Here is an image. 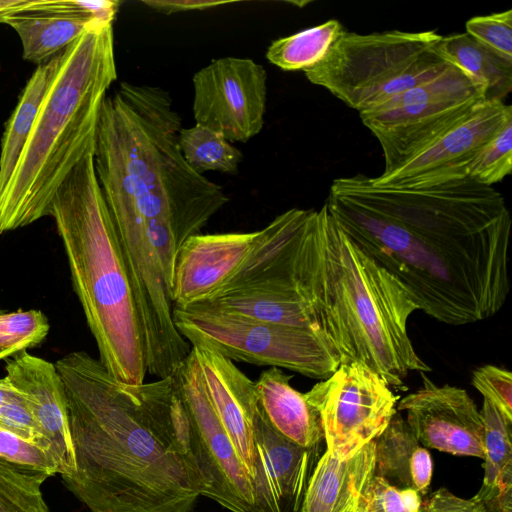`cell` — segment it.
<instances>
[{"label":"cell","instance_id":"25","mask_svg":"<svg viewBox=\"0 0 512 512\" xmlns=\"http://www.w3.org/2000/svg\"><path fill=\"white\" fill-rule=\"evenodd\" d=\"M58 61L59 54L36 68L6 123L0 150V198L20 160Z\"/></svg>","mask_w":512,"mask_h":512},{"label":"cell","instance_id":"19","mask_svg":"<svg viewBox=\"0 0 512 512\" xmlns=\"http://www.w3.org/2000/svg\"><path fill=\"white\" fill-rule=\"evenodd\" d=\"M375 476V440L347 459L327 451L311 475L299 512H364Z\"/></svg>","mask_w":512,"mask_h":512},{"label":"cell","instance_id":"9","mask_svg":"<svg viewBox=\"0 0 512 512\" xmlns=\"http://www.w3.org/2000/svg\"><path fill=\"white\" fill-rule=\"evenodd\" d=\"M486 102L485 87L457 66L359 113L378 140L388 173L419 154Z\"/></svg>","mask_w":512,"mask_h":512},{"label":"cell","instance_id":"23","mask_svg":"<svg viewBox=\"0 0 512 512\" xmlns=\"http://www.w3.org/2000/svg\"><path fill=\"white\" fill-rule=\"evenodd\" d=\"M480 412L484 424V477L471 499L487 512H512V421L486 399Z\"/></svg>","mask_w":512,"mask_h":512},{"label":"cell","instance_id":"12","mask_svg":"<svg viewBox=\"0 0 512 512\" xmlns=\"http://www.w3.org/2000/svg\"><path fill=\"white\" fill-rule=\"evenodd\" d=\"M193 82L196 124L245 143L263 128L267 103V73L250 58L225 56L198 70Z\"/></svg>","mask_w":512,"mask_h":512},{"label":"cell","instance_id":"31","mask_svg":"<svg viewBox=\"0 0 512 512\" xmlns=\"http://www.w3.org/2000/svg\"><path fill=\"white\" fill-rule=\"evenodd\" d=\"M0 459L47 477L59 474L54 456L41 445L26 440L0 425Z\"/></svg>","mask_w":512,"mask_h":512},{"label":"cell","instance_id":"5","mask_svg":"<svg viewBox=\"0 0 512 512\" xmlns=\"http://www.w3.org/2000/svg\"><path fill=\"white\" fill-rule=\"evenodd\" d=\"M50 216L99 361L119 382L143 383L147 363L141 322L122 247L96 177L94 154L61 183Z\"/></svg>","mask_w":512,"mask_h":512},{"label":"cell","instance_id":"24","mask_svg":"<svg viewBox=\"0 0 512 512\" xmlns=\"http://www.w3.org/2000/svg\"><path fill=\"white\" fill-rule=\"evenodd\" d=\"M437 50L485 87L487 102H504L512 90V60L486 47L468 33L442 36Z\"/></svg>","mask_w":512,"mask_h":512},{"label":"cell","instance_id":"37","mask_svg":"<svg viewBox=\"0 0 512 512\" xmlns=\"http://www.w3.org/2000/svg\"><path fill=\"white\" fill-rule=\"evenodd\" d=\"M141 3L159 13L170 15L179 12L205 10L229 4L221 0H142Z\"/></svg>","mask_w":512,"mask_h":512},{"label":"cell","instance_id":"30","mask_svg":"<svg viewBox=\"0 0 512 512\" xmlns=\"http://www.w3.org/2000/svg\"><path fill=\"white\" fill-rule=\"evenodd\" d=\"M512 171V119L481 148L468 168V178L484 186L500 182Z\"/></svg>","mask_w":512,"mask_h":512},{"label":"cell","instance_id":"14","mask_svg":"<svg viewBox=\"0 0 512 512\" xmlns=\"http://www.w3.org/2000/svg\"><path fill=\"white\" fill-rule=\"evenodd\" d=\"M422 386L398 401L397 411L426 448L457 456L484 457V424L466 390L437 385L424 372Z\"/></svg>","mask_w":512,"mask_h":512},{"label":"cell","instance_id":"1","mask_svg":"<svg viewBox=\"0 0 512 512\" xmlns=\"http://www.w3.org/2000/svg\"><path fill=\"white\" fill-rule=\"evenodd\" d=\"M324 205L430 317L464 325L494 316L505 304L511 218L493 187L467 177L379 188L358 174L335 179Z\"/></svg>","mask_w":512,"mask_h":512},{"label":"cell","instance_id":"13","mask_svg":"<svg viewBox=\"0 0 512 512\" xmlns=\"http://www.w3.org/2000/svg\"><path fill=\"white\" fill-rule=\"evenodd\" d=\"M509 119L511 105L486 101L419 154L371 181L379 188L406 189L467 178L477 153Z\"/></svg>","mask_w":512,"mask_h":512},{"label":"cell","instance_id":"6","mask_svg":"<svg viewBox=\"0 0 512 512\" xmlns=\"http://www.w3.org/2000/svg\"><path fill=\"white\" fill-rule=\"evenodd\" d=\"M315 293L325 335L341 364L361 363L397 389H404L410 372L431 370L408 335L417 305L345 234L325 205L318 210Z\"/></svg>","mask_w":512,"mask_h":512},{"label":"cell","instance_id":"21","mask_svg":"<svg viewBox=\"0 0 512 512\" xmlns=\"http://www.w3.org/2000/svg\"><path fill=\"white\" fill-rule=\"evenodd\" d=\"M95 21L93 17L57 8L52 0H35L6 19L22 44L23 59L42 65L67 48Z\"/></svg>","mask_w":512,"mask_h":512},{"label":"cell","instance_id":"20","mask_svg":"<svg viewBox=\"0 0 512 512\" xmlns=\"http://www.w3.org/2000/svg\"><path fill=\"white\" fill-rule=\"evenodd\" d=\"M291 375L270 367L255 381L259 406L270 426L292 443L308 450H321L324 433L316 409L305 393L290 385Z\"/></svg>","mask_w":512,"mask_h":512},{"label":"cell","instance_id":"27","mask_svg":"<svg viewBox=\"0 0 512 512\" xmlns=\"http://www.w3.org/2000/svg\"><path fill=\"white\" fill-rule=\"evenodd\" d=\"M178 145L188 165L198 174L215 171L236 174L243 160L242 152L220 133L195 124L182 127Z\"/></svg>","mask_w":512,"mask_h":512},{"label":"cell","instance_id":"4","mask_svg":"<svg viewBox=\"0 0 512 512\" xmlns=\"http://www.w3.org/2000/svg\"><path fill=\"white\" fill-rule=\"evenodd\" d=\"M116 79L112 22L95 21L59 53L28 141L0 198V234L50 216L61 183L94 154L100 109Z\"/></svg>","mask_w":512,"mask_h":512},{"label":"cell","instance_id":"15","mask_svg":"<svg viewBox=\"0 0 512 512\" xmlns=\"http://www.w3.org/2000/svg\"><path fill=\"white\" fill-rule=\"evenodd\" d=\"M191 349L213 409L256 482L260 461L254 435V417L259 404L255 381L216 350L200 344L191 345Z\"/></svg>","mask_w":512,"mask_h":512},{"label":"cell","instance_id":"38","mask_svg":"<svg viewBox=\"0 0 512 512\" xmlns=\"http://www.w3.org/2000/svg\"><path fill=\"white\" fill-rule=\"evenodd\" d=\"M35 0H0V23L10 16L28 9Z\"/></svg>","mask_w":512,"mask_h":512},{"label":"cell","instance_id":"33","mask_svg":"<svg viewBox=\"0 0 512 512\" xmlns=\"http://www.w3.org/2000/svg\"><path fill=\"white\" fill-rule=\"evenodd\" d=\"M422 501L417 491L398 488L375 475L367 492L364 512H419Z\"/></svg>","mask_w":512,"mask_h":512},{"label":"cell","instance_id":"7","mask_svg":"<svg viewBox=\"0 0 512 512\" xmlns=\"http://www.w3.org/2000/svg\"><path fill=\"white\" fill-rule=\"evenodd\" d=\"M441 38L436 31H344L325 58L303 72L311 83L363 113L452 66L437 50Z\"/></svg>","mask_w":512,"mask_h":512},{"label":"cell","instance_id":"29","mask_svg":"<svg viewBox=\"0 0 512 512\" xmlns=\"http://www.w3.org/2000/svg\"><path fill=\"white\" fill-rule=\"evenodd\" d=\"M49 329L48 319L40 310L0 313V360L38 345Z\"/></svg>","mask_w":512,"mask_h":512},{"label":"cell","instance_id":"32","mask_svg":"<svg viewBox=\"0 0 512 512\" xmlns=\"http://www.w3.org/2000/svg\"><path fill=\"white\" fill-rule=\"evenodd\" d=\"M466 33L486 47L512 60V10L475 16L465 24Z\"/></svg>","mask_w":512,"mask_h":512},{"label":"cell","instance_id":"22","mask_svg":"<svg viewBox=\"0 0 512 512\" xmlns=\"http://www.w3.org/2000/svg\"><path fill=\"white\" fill-rule=\"evenodd\" d=\"M375 475L424 497L433 476V459L401 414L375 439Z\"/></svg>","mask_w":512,"mask_h":512},{"label":"cell","instance_id":"28","mask_svg":"<svg viewBox=\"0 0 512 512\" xmlns=\"http://www.w3.org/2000/svg\"><path fill=\"white\" fill-rule=\"evenodd\" d=\"M48 478L0 459V512H50L41 490Z\"/></svg>","mask_w":512,"mask_h":512},{"label":"cell","instance_id":"26","mask_svg":"<svg viewBox=\"0 0 512 512\" xmlns=\"http://www.w3.org/2000/svg\"><path fill=\"white\" fill-rule=\"evenodd\" d=\"M344 31L338 20H328L274 40L267 48L266 58L285 71H305L325 58Z\"/></svg>","mask_w":512,"mask_h":512},{"label":"cell","instance_id":"3","mask_svg":"<svg viewBox=\"0 0 512 512\" xmlns=\"http://www.w3.org/2000/svg\"><path fill=\"white\" fill-rule=\"evenodd\" d=\"M75 469L61 476L91 512H189L201 484L163 423L84 351L55 363Z\"/></svg>","mask_w":512,"mask_h":512},{"label":"cell","instance_id":"17","mask_svg":"<svg viewBox=\"0 0 512 512\" xmlns=\"http://www.w3.org/2000/svg\"><path fill=\"white\" fill-rule=\"evenodd\" d=\"M254 232L197 234L181 246L172 279L173 307L204 301L233 275L250 251Z\"/></svg>","mask_w":512,"mask_h":512},{"label":"cell","instance_id":"2","mask_svg":"<svg viewBox=\"0 0 512 512\" xmlns=\"http://www.w3.org/2000/svg\"><path fill=\"white\" fill-rule=\"evenodd\" d=\"M181 128L169 92L157 86L121 82L100 109L95 173L139 305L169 297L181 246L229 201L185 161Z\"/></svg>","mask_w":512,"mask_h":512},{"label":"cell","instance_id":"18","mask_svg":"<svg viewBox=\"0 0 512 512\" xmlns=\"http://www.w3.org/2000/svg\"><path fill=\"white\" fill-rule=\"evenodd\" d=\"M7 379L27 404L55 458L61 476L75 469L65 388L55 364L24 351L8 360Z\"/></svg>","mask_w":512,"mask_h":512},{"label":"cell","instance_id":"16","mask_svg":"<svg viewBox=\"0 0 512 512\" xmlns=\"http://www.w3.org/2000/svg\"><path fill=\"white\" fill-rule=\"evenodd\" d=\"M254 435L260 461L256 512H299L321 450L304 449L281 436L267 422L259 404Z\"/></svg>","mask_w":512,"mask_h":512},{"label":"cell","instance_id":"10","mask_svg":"<svg viewBox=\"0 0 512 512\" xmlns=\"http://www.w3.org/2000/svg\"><path fill=\"white\" fill-rule=\"evenodd\" d=\"M305 396L319 414L326 451L340 460L385 430L399 400L383 377L358 362L340 364Z\"/></svg>","mask_w":512,"mask_h":512},{"label":"cell","instance_id":"11","mask_svg":"<svg viewBox=\"0 0 512 512\" xmlns=\"http://www.w3.org/2000/svg\"><path fill=\"white\" fill-rule=\"evenodd\" d=\"M171 375L189 414L190 464L200 481L201 496L231 512H256L254 479L213 409L192 349Z\"/></svg>","mask_w":512,"mask_h":512},{"label":"cell","instance_id":"8","mask_svg":"<svg viewBox=\"0 0 512 512\" xmlns=\"http://www.w3.org/2000/svg\"><path fill=\"white\" fill-rule=\"evenodd\" d=\"M173 322L190 344H200L231 361L284 368L325 379L341 364L325 337L300 327L201 307H173Z\"/></svg>","mask_w":512,"mask_h":512},{"label":"cell","instance_id":"35","mask_svg":"<svg viewBox=\"0 0 512 512\" xmlns=\"http://www.w3.org/2000/svg\"><path fill=\"white\" fill-rule=\"evenodd\" d=\"M0 425L51 452L23 395L6 401L0 407Z\"/></svg>","mask_w":512,"mask_h":512},{"label":"cell","instance_id":"34","mask_svg":"<svg viewBox=\"0 0 512 512\" xmlns=\"http://www.w3.org/2000/svg\"><path fill=\"white\" fill-rule=\"evenodd\" d=\"M471 382L484 399L512 421V374L509 370L483 365L473 371Z\"/></svg>","mask_w":512,"mask_h":512},{"label":"cell","instance_id":"39","mask_svg":"<svg viewBox=\"0 0 512 512\" xmlns=\"http://www.w3.org/2000/svg\"><path fill=\"white\" fill-rule=\"evenodd\" d=\"M22 396L21 392L15 389L7 377L0 378V407L8 400Z\"/></svg>","mask_w":512,"mask_h":512},{"label":"cell","instance_id":"36","mask_svg":"<svg viewBox=\"0 0 512 512\" xmlns=\"http://www.w3.org/2000/svg\"><path fill=\"white\" fill-rule=\"evenodd\" d=\"M419 512H487V510L474 500L461 498L447 488L441 487L422 501Z\"/></svg>","mask_w":512,"mask_h":512}]
</instances>
